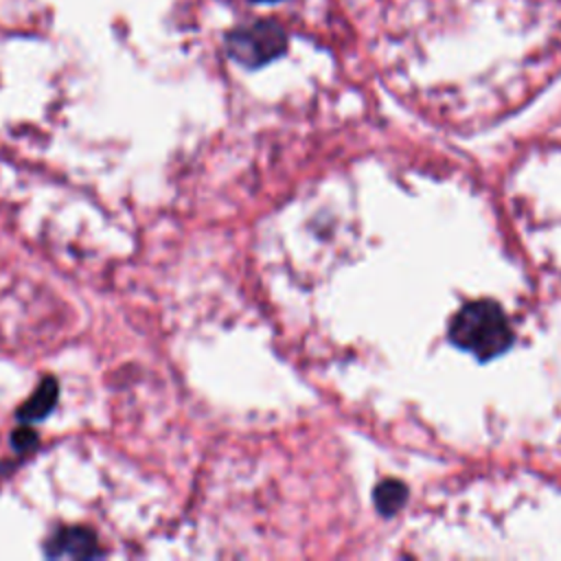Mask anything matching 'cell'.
<instances>
[{"mask_svg":"<svg viewBox=\"0 0 561 561\" xmlns=\"http://www.w3.org/2000/svg\"><path fill=\"white\" fill-rule=\"evenodd\" d=\"M454 344L473 353L480 359H489L508 348L513 333L504 311L491 300H476L465 305L449 324Z\"/></svg>","mask_w":561,"mask_h":561,"instance_id":"cell-1","label":"cell"},{"mask_svg":"<svg viewBox=\"0 0 561 561\" xmlns=\"http://www.w3.org/2000/svg\"><path fill=\"white\" fill-rule=\"evenodd\" d=\"M256 2H274V0H256Z\"/></svg>","mask_w":561,"mask_h":561,"instance_id":"cell-7","label":"cell"},{"mask_svg":"<svg viewBox=\"0 0 561 561\" xmlns=\"http://www.w3.org/2000/svg\"><path fill=\"white\" fill-rule=\"evenodd\" d=\"M228 55L248 68H259L287 50V33L272 20H259L248 26H237L226 37Z\"/></svg>","mask_w":561,"mask_h":561,"instance_id":"cell-2","label":"cell"},{"mask_svg":"<svg viewBox=\"0 0 561 561\" xmlns=\"http://www.w3.org/2000/svg\"><path fill=\"white\" fill-rule=\"evenodd\" d=\"M57 397H59V386H57V379L55 377H44L35 392L22 403V408L18 410V419L22 423H35L44 416L50 414V410L55 408L57 403Z\"/></svg>","mask_w":561,"mask_h":561,"instance_id":"cell-4","label":"cell"},{"mask_svg":"<svg viewBox=\"0 0 561 561\" xmlns=\"http://www.w3.org/2000/svg\"><path fill=\"white\" fill-rule=\"evenodd\" d=\"M46 557H70V559H92L101 554L96 535L85 526H68L59 528L44 548Z\"/></svg>","mask_w":561,"mask_h":561,"instance_id":"cell-3","label":"cell"},{"mask_svg":"<svg viewBox=\"0 0 561 561\" xmlns=\"http://www.w3.org/2000/svg\"><path fill=\"white\" fill-rule=\"evenodd\" d=\"M405 500V486L397 480H386L375 489V504L379 513L392 515Z\"/></svg>","mask_w":561,"mask_h":561,"instance_id":"cell-5","label":"cell"},{"mask_svg":"<svg viewBox=\"0 0 561 561\" xmlns=\"http://www.w3.org/2000/svg\"><path fill=\"white\" fill-rule=\"evenodd\" d=\"M11 445L18 449V451H31L35 445H37V434L26 427V423L22 427H18L11 436Z\"/></svg>","mask_w":561,"mask_h":561,"instance_id":"cell-6","label":"cell"}]
</instances>
